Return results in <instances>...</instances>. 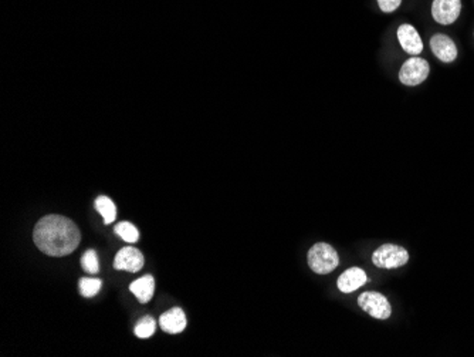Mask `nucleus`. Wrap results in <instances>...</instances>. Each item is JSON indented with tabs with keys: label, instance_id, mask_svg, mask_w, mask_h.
Wrapping results in <instances>:
<instances>
[{
	"label": "nucleus",
	"instance_id": "nucleus-11",
	"mask_svg": "<svg viewBox=\"0 0 474 357\" xmlns=\"http://www.w3.org/2000/svg\"><path fill=\"white\" fill-rule=\"evenodd\" d=\"M366 273L361 268H351L345 271L336 280V286L343 294H351L366 283Z\"/></svg>",
	"mask_w": 474,
	"mask_h": 357
},
{
	"label": "nucleus",
	"instance_id": "nucleus-2",
	"mask_svg": "<svg viewBox=\"0 0 474 357\" xmlns=\"http://www.w3.org/2000/svg\"><path fill=\"white\" fill-rule=\"evenodd\" d=\"M338 264H340L338 252L325 242L316 244L309 252V265L318 275H327L332 272Z\"/></svg>",
	"mask_w": 474,
	"mask_h": 357
},
{
	"label": "nucleus",
	"instance_id": "nucleus-4",
	"mask_svg": "<svg viewBox=\"0 0 474 357\" xmlns=\"http://www.w3.org/2000/svg\"><path fill=\"white\" fill-rule=\"evenodd\" d=\"M430 73L429 63L425 58H419L418 56L406 60L399 72V80L404 86H418L422 84Z\"/></svg>",
	"mask_w": 474,
	"mask_h": 357
},
{
	"label": "nucleus",
	"instance_id": "nucleus-12",
	"mask_svg": "<svg viewBox=\"0 0 474 357\" xmlns=\"http://www.w3.org/2000/svg\"><path fill=\"white\" fill-rule=\"evenodd\" d=\"M132 294L138 298V301L141 303H148L152 296H154V290H155V280L152 275H145L140 279H137L135 282L131 283L129 286Z\"/></svg>",
	"mask_w": 474,
	"mask_h": 357
},
{
	"label": "nucleus",
	"instance_id": "nucleus-8",
	"mask_svg": "<svg viewBox=\"0 0 474 357\" xmlns=\"http://www.w3.org/2000/svg\"><path fill=\"white\" fill-rule=\"evenodd\" d=\"M398 39L402 49L412 56H419L423 50L422 39L412 24H402L398 29Z\"/></svg>",
	"mask_w": 474,
	"mask_h": 357
},
{
	"label": "nucleus",
	"instance_id": "nucleus-3",
	"mask_svg": "<svg viewBox=\"0 0 474 357\" xmlns=\"http://www.w3.org/2000/svg\"><path fill=\"white\" fill-rule=\"evenodd\" d=\"M409 253L404 248L393 244H385L372 253V264L384 269H395L408 264Z\"/></svg>",
	"mask_w": 474,
	"mask_h": 357
},
{
	"label": "nucleus",
	"instance_id": "nucleus-7",
	"mask_svg": "<svg viewBox=\"0 0 474 357\" xmlns=\"http://www.w3.org/2000/svg\"><path fill=\"white\" fill-rule=\"evenodd\" d=\"M144 267V255L141 251L132 246L122 248L115 259H114V268L118 271H126V272H138Z\"/></svg>",
	"mask_w": 474,
	"mask_h": 357
},
{
	"label": "nucleus",
	"instance_id": "nucleus-10",
	"mask_svg": "<svg viewBox=\"0 0 474 357\" xmlns=\"http://www.w3.org/2000/svg\"><path fill=\"white\" fill-rule=\"evenodd\" d=\"M159 326L163 332L177 335L186 328V316L181 308H174L159 317Z\"/></svg>",
	"mask_w": 474,
	"mask_h": 357
},
{
	"label": "nucleus",
	"instance_id": "nucleus-6",
	"mask_svg": "<svg viewBox=\"0 0 474 357\" xmlns=\"http://www.w3.org/2000/svg\"><path fill=\"white\" fill-rule=\"evenodd\" d=\"M461 12L460 0H433L432 16L440 24L455 23Z\"/></svg>",
	"mask_w": 474,
	"mask_h": 357
},
{
	"label": "nucleus",
	"instance_id": "nucleus-16",
	"mask_svg": "<svg viewBox=\"0 0 474 357\" xmlns=\"http://www.w3.org/2000/svg\"><path fill=\"white\" fill-rule=\"evenodd\" d=\"M156 329V323L155 320L151 317V316H145L142 317L138 323H137V326H135V335H137L138 338L141 339H147V338H151L154 335Z\"/></svg>",
	"mask_w": 474,
	"mask_h": 357
},
{
	"label": "nucleus",
	"instance_id": "nucleus-13",
	"mask_svg": "<svg viewBox=\"0 0 474 357\" xmlns=\"http://www.w3.org/2000/svg\"><path fill=\"white\" fill-rule=\"evenodd\" d=\"M95 208L101 215H103L104 223H111L115 221L117 208H115V204L108 197H104V196L98 197L95 200Z\"/></svg>",
	"mask_w": 474,
	"mask_h": 357
},
{
	"label": "nucleus",
	"instance_id": "nucleus-15",
	"mask_svg": "<svg viewBox=\"0 0 474 357\" xmlns=\"http://www.w3.org/2000/svg\"><path fill=\"white\" fill-rule=\"evenodd\" d=\"M115 232L125 241L129 244L137 242L140 238V232L138 230L135 228V226L131 222H120L115 226Z\"/></svg>",
	"mask_w": 474,
	"mask_h": 357
},
{
	"label": "nucleus",
	"instance_id": "nucleus-1",
	"mask_svg": "<svg viewBox=\"0 0 474 357\" xmlns=\"http://www.w3.org/2000/svg\"><path fill=\"white\" fill-rule=\"evenodd\" d=\"M33 239L43 253L65 256L77 249L81 234L72 219L61 215H46L36 223Z\"/></svg>",
	"mask_w": 474,
	"mask_h": 357
},
{
	"label": "nucleus",
	"instance_id": "nucleus-18",
	"mask_svg": "<svg viewBox=\"0 0 474 357\" xmlns=\"http://www.w3.org/2000/svg\"><path fill=\"white\" fill-rule=\"evenodd\" d=\"M402 0H378V5L382 12L385 13H392L400 6Z\"/></svg>",
	"mask_w": 474,
	"mask_h": 357
},
{
	"label": "nucleus",
	"instance_id": "nucleus-5",
	"mask_svg": "<svg viewBox=\"0 0 474 357\" xmlns=\"http://www.w3.org/2000/svg\"><path fill=\"white\" fill-rule=\"evenodd\" d=\"M358 305L372 317L381 319V320L388 319L392 313L391 303L384 295L378 294V292H363V294L358 298Z\"/></svg>",
	"mask_w": 474,
	"mask_h": 357
},
{
	"label": "nucleus",
	"instance_id": "nucleus-17",
	"mask_svg": "<svg viewBox=\"0 0 474 357\" xmlns=\"http://www.w3.org/2000/svg\"><path fill=\"white\" fill-rule=\"evenodd\" d=\"M81 267L87 273H97L99 271V264L95 251H87L81 257Z\"/></svg>",
	"mask_w": 474,
	"mask_h": 357
},
{
	"label": "nucleus",
	"instance_id": "nucleus-9",
	"mask_svg": "<svg viewBox=\"0 0 474 357\" xmlns=\"http://www.w3.org/2000/svg\"><path fill=\"white\" fill-rule=\"evenodd\" d=\"M430 47L440 61L452 63L457 57V47L455 42L446 35H434L430 39Z\"/></svg>",
	"mask_w": 474,
	"mask_h": 357
},
{
	"label": "nucleus",
	"instance_id": "nucleus-14",
	"mask_svg": "<svg viewBox=\"0 0 474 357\" xmlns=\"http://www.w3.org/2000/svg\"><path fill=\"white\" fill-rule=\"evenodd\" d=\"M101 285H103V280H101V279L83 278V279H80V283H79L80 294H81L84 298H92V296H95V295L98 294V292H99Z\"/></svg>",
	"mask_w": 474,
	"mask_h": 357
}]
</instances>
